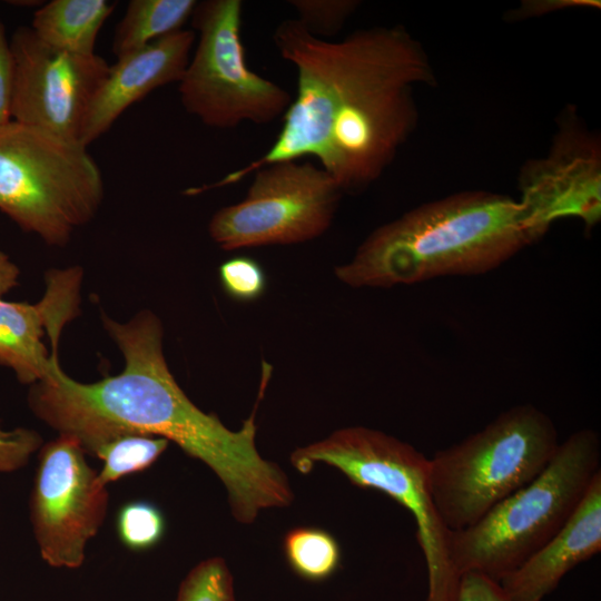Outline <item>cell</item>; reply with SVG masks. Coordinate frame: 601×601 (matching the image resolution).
Returning <instances> with one entry per match:
<instances>
[{
    "mask_svg": "<svg viewBox=\"0 0 601 601\" xmlns=\"http://www.w3.org/2000/svg\"><path fill=\"white\" fill-rule=\"evenodd\" d=\"M102 322L125 357V368L95 383H80L55 362L29 393L39 418L81 445L119 430L174 442L214 471L226 487L231 514L243 524L253 523L262 510L293 502L285 472L256 447V410L231 431L218 416L197 407L168 368L162 327L152 313L144 311L126 323L104 316Z\"/></svg>",
    "mask_w": 601,
    "mask_h": 601,
    "instance_id": "6da1fadb",
    "label": "cell"
},
{
    "mask_svg": "<svg viewBox=\"0 0 601 601\" xmlns=\"http://www.w3.org/2000/svg\"><path fill=\"white\" fill-rule=\"evenodd\" d=\"M294 65L326 136L321 167L342 193L367 187L415 128L414 92L434 82L425 50L400 26L357 30L338 41L306 32Z\"/></svg>",
    "mask_w": 601,
    "mask_h": 601,
    "instance_id": "7a4b0ae2",
    "label": "cell"
},
{
    "mask_svg": "<svg viewBox=\"0 0 601 601\" xmlns=\"http://www.w3.org/2000/svg\"><path fill=\"white\" fill-rule=\"evenodd\" d=\"M536 242L518 199L469 190L413 208L376 228L335 268L352 287L411 285L491 272Z\"/></svg>",
    "mask_w": 601,
    "mask_h": 601,
    "instance_id": "3957f363",
    "label": "cell"
},
{
    "mask_svg": "<svg viewBox=\"0 0 601 601\" xmlns=\"http://www.w3.org/2000/svg\"><path fill=\"white\" fill-rule=\"evenodd\" d=\"M600 461L599 434L591 428L572 433L535 479L473 525L450 531L456 573L476 572L500 582L516 570L572 516L601 472Z\"/></svg>",
    "mask_w": 601,
    "mask_h": 601,
    "instance_id": "277c9868",
    "label": "cell"
},
{
    "mask_svg": "<svg viewBox=\"0 0 601 601\" xmlns=\"http://www.w3.org/2000/svg\"><path fill=\"white\" fill-rule=\"evenodd\" d=\"M560 445L552 420L536 406L502 412L482 430L428 459L435 509L449 531L473 525L535 479Z\"/></svg>",
    "mask_w": 601,
    "mask_h": 601,
    "instance_id": "5b68a950",
    "label": "cell"
},
{
    "mask_svg": "<svg viewBox=\"0 0 601 601\" xmlns=\"http://www.w3.org/2000/svg\"><path fill=\"white\" fill-rule=\"evenodd\" d=\"M102 174L80 141L9 121L0 126V210L50 246H65L104 199Z\"/></svg>",
    "mask_w": 601,
    "mask_h": 601,
    "instance_id": "8992f818",
    "label": "cell"
},
{
    "mask_svg": "<svg viewBox=\"0 0 601 601\" xmlns=\"http://www.w3.org/2000/svg\"><path fill=\"white\" fill-rule=\"evenodd\" d=\"M290 464L302 474L324 463L354 485L387 494L407 509L416 523L417 543L427 570L426 601H453L460 575L449 553L450 531L433 502L428 459L411 444L384 432L348 426L296 449Z\"/></svg>",
    "mask_w": 601,
    "mask_h": 601,
    "instance_id": "52a82bcc",
    "label": "cell"
},
{
    "mask_svg": "<svg viewBox=\"0 0 601 601\" xmlns=\"http://www.w3.org/2000/svg\"><path fill=\"white\" fill-rule=\"evenodd\" d=\"M242 16L240 0H204L190 18L198 40L178 91L185 110L208 127L270 124L293 100L286 89L248 67Z\"/></svg>",
    "mask_w": 601,
    "mask_h": 601,
    "instance_id": "ba28073f",
    "label": "cell"
},
{
    "mask_svg": "<svg viewBox=\"0 0 601 601\" xmlns=\"http://www.w3.org/2000/svg\"><path fill=\"white\" fill-rule=\"evenodd\" d=\"M252 175L245 198L210 218L208 231L220 248L298 244L329 228L343 193L321 166L280 161Z\"/></svg>",
    "mask_w": 601,
    "mask_h": 601,
    "instance_id": "9c48e42d",
    "label": "cell"
},
{
    "mask_svg": "<svg viewBox=\"0 0 601 601\" xmlns=\"http://www.w3.org/2000/svg\"><path fill=\"white\" fill-rule=\"evenodd\" d=\"M85 454L78 439L69 434H59L39 453L30 520L41 558L53 568H79L88 541L106 516V485Z\"/></svg>",
    "mask_w": 601,
    "mask_h": 601,
    "instance_id": "30bf717a",
    "label": "cell"
},
{
    "mask_svg": "<svg viewBox=\"0 0 601 601\" xmlns=\"http://www.w3.org/2000/svg\"><path fill=\"white\" fill-rule=\"evenodd\" d=\"M10 47L12 120L79 141L89 106L108 73L107 61L97 53L52 48L26 26L14 30Z\"/></svg>",
    "mask_w": 601,
    "mask_h": 601,
    "instance_id": "8fae6325",
    "label": "cell"
},
{
    "mask_svg": "<svg viewBox=\"0 0 601 601\" xmlns=\"http://www.w3.org/2000/svg\"><path fill=\"white\" fill-rule=\"evenodd\" d=\"M518 199L538 239L559 219H580L592 229L601 219V147L574 111H565L545 156L524 164Z\"/></svg>",
    "mask_w": 601,
    "mask_h": 601,
    "instance_id": "7c38bea8",
    "label": "cell"
},
{
    "mask_svg": "<svg viewBox=\"0 0 601 601\" xmlns=\"http://www.w3.org/2000/svg\"><path fill=\"white\" fill-rule=\"evenodd\" d=\"M82 270L79 267L53 269L46 275V293L37 304L0 299V365L10 367L21 383L43 380L58 359L42 338H58L79 312Z\"/></svg>",
    "mask_w": 601,
    "mask_h": 601,
    "instance_id": "4fadbf2b",
    "label": "cell"
},
{
    "mask_svg": "<svg viewBox=\"0 0 601 601\" xmlns=\"http://www.w3.org/2000/svg\"><path fill=\"white\" fill-rule=\"evenodd\" d=\"M195 40V31L181 29L118 57L89 106L79 141L88 147L131 105L157 88L179 82Z\"/></svg>",
    "mask_w": 601,
    "mask_h": 601,
    "instance_id": "5bb4252c",
    "label": "cell"
},
{
    "mask_svg": "<svg viewBox=\"0 0 601 601\" xmlns=\"http://www.w3.org/2000/svg\"><path fill=\"white\" fill-rule=\"evenodd\" d=\"M601 550V472L566 523L500 584L515 601H542L578 564Z\"/></svg>",
    "mask_w": 601,
    "mask_h": 601,
    "instance_id": "9a60e30c",
    "label": "cell"
},
{
    "mask_svg": "<svg viewBox=\"0 0 601 601\" xmlns=\"http://www.w3.org/2000/svg\"><path fill=\"white\" fill-rule=\"evenodd\" d=\"M114 9L107 0H51L36 10L30 28L52 48L95 55L98 33Z\"/></svg>",
    "mask_w": 601,
    "mask_h": 601,
    "instance_id": "2e32d148",
    "label": "cell"
},
{
    "mask_svg": "<svg viewBox=\"0 0 601 601\" xmlns=\"http://www.w3.org/2000/svg\"><path fill=\"white\" fill-rule=\"evenodd\" d=\"M196 0H131L118 22L111 49L118 58L183 29Z\"/></svg>",
    "mask_w": 601,
    "mask_h": 601,
    "instance_id": "e0dca14e",
    "label": "cell"
},
{
    "mask_svg": "<svg viewBox=\"0 0 601 601\" xmlns=\"http://www.w3.org/2000/svg\"><path fill=\"white\" fill-rule=\"evenodd\" d=\"M283 551L289 568L302 579L321 582L331 578L341 563V548L327 531L298 526L288 531Z\"/></svg>",
    "mask_w": 601,
    "mask_h": 601,
    "instance_id": "ac0fdd59",
    "label": "cell"
},
{
    "mask_svg": "<svg viewBox=\"0 0 601 601\" xmlns=\"http://www.w3.org/2000/svg\"><path fill=\"white\" fill-rule=\"evenodd\" d=\"M168 445L169 441L164 437L124 431L92 453L104 462L98 480L107 485L126 475L142 472L159 459Z\"/></svg>",
    "mask_w": 601,
    "mask_h": 601,
    "instance_id": "d6986e66",
    "label": "cell"
},
{
    "mask_svg": "<svg viewBox=\"0 0 601 601\" xmlns=\"http://www.w3.org/2000/svg\"><path fill=\"white\" fill-rule=\"evenodd\" d=\"M120 542L131 551H146L157 545L165 534L166 522L161 511L148 501L124 504L117 514Z\"/></svg>",
    "mask_w": 601,
    "mask_h": 601,
    "instance_id": "ffe728a7",
    "label": "cell"
},
{
    "mask_svg": "<svg viewBox=\"0 0 601 601\" xmlns=\"http://www.w3.org/2000/svg\"><path fill=\"white\" fill-rule=\"evenodd\" d=\"M176 601H236L225 560L210 558L193 568L183 580Z\"/></svg>",
    "mask_w": 601,
    "mask_h": 601,
    "instance_id": "44dd1931",
    "label": "cell"
},
{
    "mask_svg": "<svg viewBox=\"0 0 601 601\" xmlns=\"http://www.w3.org/2000/svg\"><path fill=\"white\" fill-rule=\"evenodd\" d=\"M297 21L313 36L325 39L337 35L356 11V0H290Z\"/></svg>",
    "mask_w": 601,
    "mask_h": 601,
    "instance_id": "7402d4cb",
    "label": "cell"
},
{
    "mask_svg": "<svg viewBox=\"0 0 601 601\" xmlns=\"http://www.w3.org/2000/svg\"><path fill=\"white\" fill-rule=\"evenodd\" d=\"M219 279L225 293L235 300L252 302L266 288V276L255 259L233 257L219 266Z\"/></svg>",
    "mask_w": 601,
    "mask_h": 601,
    "instance_id": "603a6c76",
    "label": "cell"
},
{
    "mask_svg": "<svg viewBox=\"0 0 601 601\" xmlns=\"http://www.w3.org/2000/svg\"><path fill=\"white\" fill-rule=\"evenodd\" d=\"M40 442L41 439L32 431L17 428L3 432L0 428V472L13 471L26 464Z\"/></svg>",
    "mask_w": 601,
    "mask_h": 601,
    "instance_id": "cb8c5ba5",
    "label": "cell"
},
{
    "mask_svg": "<svg viewBox=\"0 0 601 601\" xmlns=\"http://www.w3.org/2000/svg\"><path fill=\"white\" fill-rule=\"evenodd\" d=\"M453 601H515L495 581L484 574L466 572L460 575Z\"/></svg>",
    "mask_w": 601,
    "mask_h": 601,
    "instance_id": "d4e9b609",
    "label": "cell"
},
{
    "mask_svg": "<svg viewBox=\"0 0 601 601\" xmlns=\"http://www.w3.org/2000/svg\"><path fill=\"white\" fill-rule=\"evenodd\" d=\"M14 67L10 39L0 18V126L12 120L11 107L13 95Z\"/></svg>",
    "mask_w": 601,
    "mask_h": 601,
    "instance_id": "484cf974",
    "label": "cell"
},
{
    "mask_svg": "<svg viewBox=\"0 0 601 601\" xmlns=\"http://www.w3.org/2000/svg\"><path fill=\"white\" fill-rule=\"evenodd\" d=\"M599 8L597 0H532L525 1L515 10V18H531L542 16L552 11L570 8Z\"/></svg>",
    "mask_w": 601,
    "mask_h": 601,
    "instance_id": "4316f807",
    "label": "cell"
},
{
    "mask_svg": "<svg viewBox=\"0 0 601 601\" xmlns=\"http://www.w3.org/2000/svg\"><path fill=\"white\" fill-rule=\"evenodd\" d=\"M18 267L0 250V299L18 284Z\"/></svg>",
    "mask_w": 601,
    "mask_h": 601,
    "instance_id": "83f0119b",
    "label": "cell"
}]
</instances>
